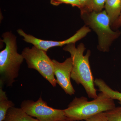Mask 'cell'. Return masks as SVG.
Wrapping results in <instances>:
<instances>
[{"label": "cell", "instance_id": "6da1fadb", "mask_svg": "<svg viewBox=\"0 0 121 121\" xmlns=\"http://www.w3.org/2000/svg\"><path fill=\"white\" fill-rule=\"evenodd\" d=\"M75 44H67L63 49L70 53L72 59L71 78L77 84H81L83 87L89 98L94 99L97 97L98 94L89 62L91 51L88 50L84 55L86 50L84 44L80 43L77 48Z\"/></svg>", "mask_w": 121, "mask_h": 121}, {"label": "cell", "instance_id": "7a4b0ae2", "mask_svg": "<svg viewBox=\"0 0 121 121\" xmlns=\"http://www.w3.org/2000/svg\"><path fill=\"white\" fill-rule=\"evenodd\" d=\"M2 36L5 48L0 52V84L11 87L19 76L21 66L24 59L22 54L17 52L16 36L7 32Z\"/></svg>", "mask_w": 121, "mask_h": 121}, {"label": "cell", "instance_id": "3957f363", "mask_svg": "<svg viewBox=\"0 0 121 121\" xmlns=\"http://www.w3.org/2000/svg\"><path fill=\"white\" fill-rule=\"evenodd\" d=\"M115 107L114 100L101 92L92 101H88L87 98L83 96L75 97L63 110L68 119L80 121H86L95 115L105 112Z\"/></svg>", "mask_w": 121, "mask_h": 121}, {"label": "cell", "instance_id": "277c9868", "mask_svg": "<svg viewBox=\"0 0 121 121\" xmlns=\"http://www.w3.org/2000/svg\"><path fill=\"white\" fill-rule=\"evenodd\" d=\"M83 18L87 25L97 33L98 38V50L103 52L109 51L113 41L121 35L119 31H114L111 28L110 21L105 10L99 12L92 11Z\"/></svg>", "mask_w": 121, "mask_h": 121}, {"label": "cell", "instance_id": "5b68a950", "mask_svg": "<svg viewBox=\"0 0 121 121\" xmlns=\"http://www.w3.org/2000/svg\"><path fill=\"white\" fill-rule=\"evenodd\" d=\"M22 54L29 68L37 71L52 86H56L57 82L54 72V63L47 52L35 46L25 48Z\"/></svg>", "mask_w": 121, "mask_h": 121}, {"label": "cell", "instance_id": "8992f818", "mask_svg": "<svg viewBox=\"0 0 121 121\" xmlns=\"http://www.w3.org/2000/svg\"><path fill=\"white\" fill-rule=\"evenodd\" d=\"M20 107L27 114L36 118L39 121H62L67 119L63 110L49 106L41 97L35 102L24 100Z\"/></svg>", "mask_w": 121, "mask_h": 121}, {"label": "cell", "instance_id": "52a82bcc", "mask_svg": "<svg viewBox=\"0 0 121 121\" xmlns=\"http://www.w3.org/2000/svg\"><path fill=\"white\" fill-rule=\"evenodd\" d=\"M91 30L87 26H84L80 29L75 34L69 39L62 41H54L41 39L25 33L21 29L17 30V33L23 37L24 41L32 44L33 46L40 50L47 52L51 48L56 47H62L64 45L70 43H75L86 36Z\"/></svg>", "mask_w": 121, "mask_h": 121}, {"label": "cell", "instance_id": "ba28073f", "mask_svg": "<svg viewBox=\"0 0 121 121\" xmlns=\"http://www.w3.org/2000/svg\"><path fill=\"white\" fill-rule=\"evenodd\" d=\"M54 72L57 83L67 94L74 95L75 91L71 82L73 63L71 57L68 58L63 62L52 60Z\"/></svg>", "mask_w": 121, "mask_h": 121}, {"label": "cell", "instance_id": "9c48e42d", "mask_svg": "<svg viewBox=\"0 0 121 121\" xmlns=\"http://www.w3.org/2000/svg\"><path fill=\"white\" fill-rule=\"evenodd\" d=\"M105 6L111 26L121 15V0H106Z\"/></svg>", "mask_w": 121, "mask_h": 121}, {"label": "cell", "instance_id": "30bf717a", "mask_svg": "<svg viewBox=\"0 0 121 121\" xmlns=\"http://www.w3.org/2000/svg\"><path fill=\"white\" fill-rule=\"evenodd\" d=\"M2 121H39L25 113L21 108H9Z\"/></svg>", "mask_w": 121, "mask_h": 121}, {"label": "cell", "instance_id": "8fae6325", "mask_svg": "<svg viewBox=\"0 0 121 121\" xmlns=\"http://www.w3.org/2000/svg\"><path fill=\"white\" fill-rule=\"evenodd\" d=\"M95 84L98 87L99 91L105 93L112 99L118 100L121 105V93L114 90L108 86L102 79L96 78L95 80Z\"/></svg>", "mask_w": 121, "mask_h": 121}, {"label": "cell", "instance_id": "7c38bea8", "mask_svg": "<svg viewBox=\"0 0 121 121\" xmlns=\"http://www.w3.org/2000/svg\"><path fill=\"white\" fill-rule=\"evenodd\" d=\"M3 86L0 84V121L4 119L9 109L15 105L13 102L8 99L6 92L3 90Z\"/></svg>", "mask_w": 121, "mask_h": 121}, {"label": "cell", "instance_id": "4fadbf2b", "mask_svg": "<svg viewBox=\"0 0 121 121\" xmlns=\"http://www.w3.org/2000/svg\"><path fill=\"white\" fill-rule=\"evenodd\" d=\"M109 121H121V106L105 112Z\"/></svg>", "mask_w": 121, "mask_h": 121}, {"label": "cell", "instance_id": "5bb4252c", "mask_svg": "<svg viewBox=\"0 0 121 121\" xmlns=\"http://www.w3.org/2000/svg\"><path fill=\"white\" fill-rule=\"evenodd\" d=\"M106 0H92L90 11L101 12L104 8Z\"/></svg>", "mask_w": 121, "mask_h": 121}, {"label": "cell", "instance_id": "9a60e30c", "mask_svg": "<svg viewBox=\"0 0 121 121\" xmlns=\"http://www.w3.org/2000/svg\"><path fill=\"white\" fill-rule=\"evenodd\" d=\"M51 2L54 5H58L60 3H65L81 8V5L79 0H51Z\"/></svg>", "mask_w": 121, "mask_h": 121}, {"label": "cell", "instance_id": "2e32d148", "mask_svg": "<svg viewBox=\"0 0 121 121\" xmlns=\"http://www.w3.org/2000/svg\"><path fill=\"white\" fill-rule=\"evenodd\" d=\"M85 121H109L105 112L99 113L91 117Z\"/></svg>", "mask_w": 121, "mask_h": 121}, {"label": "cell", "instance_id": "e0dca14e", "mask_svg": "<svg viewBox=\"0 0 121 121\" xmlns=\"http://www.w3.org/2000/svg\"><path fill=\"white\" fill-rule=\"evenodd\" d=\"M81 5V8L82 9V13L90 11L92 0H79Z\"/></svg>", "mask_w": 121, "mask_h": 121}, {"label": "cell", "instance_id": "ac0fdd59", "mask_svg": "<svg viewBox=\"0 0 121 121\" xmlns=\"http://www.w3.org/2000/svg\"><path fill=\"white\" fill-rule=\"evenodd\" d=\"M73 121V120H70V119H65V120H64V121Z\"/></svg>", "mask_w": 121, "mask_h": 121}, {"label": "cell", "instance_id": "d6986e66", "mask_svg": "<svg viewBox=\"0 0 121 121\" xmlns=\"http://www.w3.org/2000/svg\"></svg>", "mask_w": 121, "mask_h": 121}]
</instances>
